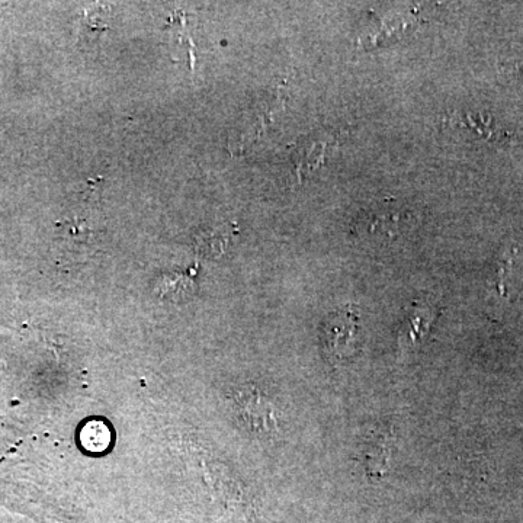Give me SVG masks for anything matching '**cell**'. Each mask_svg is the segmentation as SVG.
Wrapping results in <instances>:
<instances>
[{
  "instance_id": "2",
  "label": "cell",
  "mask_w": 523,
  "mask_h": 523,
  "mask_svg": "<svg viewBox=\"0 0 523 523\" xmlns=\"http://www.w3.org/2000/svg\"><path fill=\"white\" fill-rule=\"evenodd\" d=\"M356 332H358V319L354 311H336L332 316L327 317L323 329L326 355L335 361L348 358V355L354 351Z\"/></svg>"
},
{
  "instance_id": "1",
  "label": "cell",
  "mask_w": 523,
  "mask_h": 523,
  "mask_svg": "<svg viewBox=\"0 0 523 523\" xmlns=\"http://www.w3.org/2000/svg\"><path fill=\"white\" fill-rule=\"evenodd\" d=\"M234 413L240 423L253 433H271L278 429V416L271 401L256 388H243L233 397Z\"/></svg>"
},
{
  "instance_id": "5",
  "label": "cell",
  "mask_w": 523,
  "mask_h": 523,
  "mask_svg": "<svg viewBox=\"0 0 523 523\" xmlns=\"http://www.w3.org/2000/svg\"><path fill=\"white\" fill-rule=\"evenodd\" d=\"M335 146L336 137L329 133L314 134L297 144L293 152V160L300 179L306 173L326 165L327 157Z\"/></svg>"
},
{
  "instance_id": "7",
  "label": "cell",
  "mask_w": 523,
  "mask_h": 523,
  "mask_svg": "<svg viewBox=\"0 0 523 523\" xmlns=\"http://www.w3.org/2000/svg\"><path fill=\"white\" fill-rule=\"evenodd\" d=\"M157 290H159L160 295H163V297L179 300V298L186 297L189 291L192 290V282L181 277L163 278Z\"/></svg>"
},
{
  "instance_id": "6",
  "label": "cell",
  "mask_w": 523,
  "mask_h": 523,
  "mask_svg": "<svg viewBox=\"0 0 523 523\" xmlns=\"http://www.w3.org/2000/svg\"><path fill=\"white\" fill-rule=\"evenodd\" d=\"M111 442V432L102 422H92L83 428L82 445L88 451L101 452L108 448Z\"/></svg>"
},
{
  "instance_id": "4",
  "label": "cell",
  "mask_w": 523,
  "mask_h": 523,
  "mask_svg": "<svg viewBox=\"0 0 523 523\" xmlns=\"http://www.w3.org/2000/svg\"><path fill=\"white\" fill-rule=\"evenodd\" d=\"M413 214L399 205L381 204L371 208L359 218L356 227L368 233H384L388 236L399 233L412 223Z\"/></svg>"
},
{
  "instance_id": "3",
  "label": "cell",
  "mask_w": 523,
  "mask_h": 523,
  "mask_svg": "<svg viewBox=\"0 0 523 523\" xmlns=\"http://www.w3.org/2000/svg\"><path fill=\"white\" fill-rule=\"evenodd\" d=\"M436 316H438V306H436L435 301H416L410 307L409 313L406 314L403 324H401L400 346L409 351L410 348H415V346L419 345L420 340L425 338L429 330H431Z\"/></svg>"
}]
</instances>
